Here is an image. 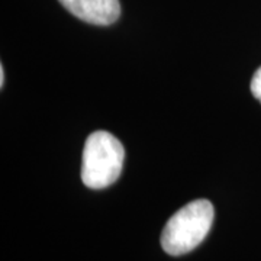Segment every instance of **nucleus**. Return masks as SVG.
<instances>
[{"mask_svg":"<svg viewBox=\"0 0 261 261\" xmlns=\"http://www.w3.org/2000/svg\"><path fill=\"white\" fill-rule=\"evenodd\" d=\"M215 211L206 199H197L173 215L161 233V247L170 255H183L195 250L209 233Z\"/></svg>","mask_w":261,"mask_h":261,"instance_id":"f257e3e1","label":"nucleus"},{"mask_svg":"<svg viewBox=\"0 0 261 261\" xmlns=\"http://www.w3.org/2000/svg\"><path fill=\"white\" fill-rule=\"evenodd\" d=\"M125 160L122 142L108 130H94L86 140L82 180L89 189H105L121 176Z\"/></svg>","mask_w":261,"mask_h":261,"instance_id":"f03ea898","label":"nucleus"},{"mask_svg":"<svg viewBox=\"0 0 261 261\" xmlns=\"http://www.w3.org/2000/svg\"><path fill=\"white\" fill-rule=\"evenodd\" d=\"M75 18L92 25H111L121 15L119 0H58Z\"/></svg>","mask_w":261,"mask_h":261,"instance_id":"7ed1b4c3","label":"nucleus"},{"mask_svg":"<svg viewBox=\"0 0 261 261\" xmlns=\"http://www.w3.org/2000/svg\"><path fill=\"white\" fill-rule=\"evenodd\" d=\"M251 93L261 103V67L254 73L251 80Z\"/></svg>","mask_w":261,"mask_h":261,"instance_id":"20e7f679","label":"nucleus"},{"mask_svg":"<svg viewBox=\"0 0 261 261\" xmlns=\"http://www.w3.org/2000/svg\"><path fill=\"white\" fill-rule=\"evenodd\" d=\"M3 84H5V70L3 67H0V87H3Z\"/></svg>","mask_w":261,"mask_h":261,"instance_id":"39448f33","label":"nucleus"}]
</instances>
